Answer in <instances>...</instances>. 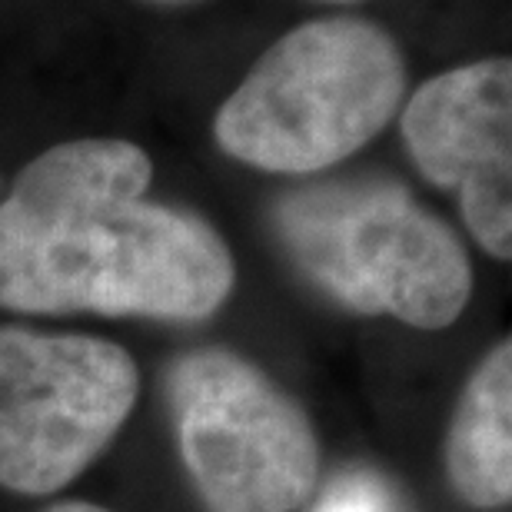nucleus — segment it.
Returning a JSON list of instances; mask_svg holds the SVG:
<instances>
[{
    "label": "nucleus",
    "mask_w": 512,
    "mask_h": 512,
    "mask_svg": "<svg viewBox=\"0 0 512 512\" xmlns=\"http://www.w3.org/2000/svg\"><path fill=\"white\" fill-rule=\"evenodd\" d=\"M150 153L80 137L37 153L0 200V310L210 320L237 263L197 210L150 200Z\"/></svg>",
    "instance_id": "obj_1"
},
{
    "label": "nucleus",
    "mask_w": 512,
    "mask_h": 512,
    "mask_svg": "<svg viewBox=\"0 0 512 512\" xmlns=\"http://www.w3.org/2000/svg\"><path fill=\"white\" fill-rule=\"evenodd\" d=\"M406 97L403 50L363 17L306 20L266 47L213 117L230 160L310 177L360 153Z\"/></svg>",
    "instance_id": "obj_2"
},
{
    "label": "nucleus",
    "mask_w": 512,
    "mask_h": 512,
    "mask_svg": "<svg viewBox=\"0 0 512 512\" xmlns=\"http://www.w3.org/2000/svg\"><path fill=\"white\" fill-rule=\"evenodd\" d=\"M273 230L296 273L350 313L446 330L473 296L456 230L380 173L286 190L273 203Z\"/></svg>",
    "instance_id": "obj_3"
},
{
    "label": "nucleus",
    "mask_w": 512,
    "mask_h": 512,
    "mask_svg": "<svg viewBox=\"0 0 512 512\" xmlns=\"http://www.w3.org/2000/svg\"><path fill=\"white\" fill-rule=\"evenodd\" d=\"M173 436L207 512H293L316 493L320 436L296 396L227 346L167 366Z\"/></svg>",
    "instance_id": "obj_4"
},
{
    "label": "nucleus",
    "mask_w": 512,
    "mask_h": 512,
    "mask_svg": "<svg viewBox=\"0 0 512 512\" xmlns=\"http://www.w3.org/2000/svg\"><path fill=\"white\" fill-rule=\"evenodd\" d=\"M140 396L127 346L0 326V489L54 496L120 436Z\"/></svg>",
    "instance_id": "obj_5"
},
{
    "label": "nucleus",
    "mask_w": 512,
    "mask_h": 512,
    "mask_svg": "<svg viewBox=\"0 0 512 512\" xmlns=\"http://www.w3.org/2000/svg\"><path fill=\"white\" fill-rule=\"evenodd\" d=\"M416 170L453 190L466 230L493 260L512 256V60L486 57L429 77L399 117Z\"/></svg>",
    "instance_id": "obj_6"
},
{
    "label": "nucleus",
    "mask_w": 512,
    "mask_h": 512,
    "mask_svg": "<svg viewBox=\"0 0 512 512\" xmlns=\"http://www.w3.org/2000/svg\"><path fill=\"white\" fill-rule=\"evenodd\" d=\"M443 463L466 506L499 512L512 499V340L503 336L463 386L446 426Z\"/></svg>",
    "instance_id": "obj_7"
},
{
    "label": "nucleus",
    "mask_w": 512,
    "mask_h": 512,
    "mask_svg": "<svg viewBox=\"0 0 512 512\" xmlns=\"http://www.w3.org/2000/svg\"><path fill=\"white\" fill-rule=\"evenodd\" d=\"M313 512H406V506L383 476L370 469H350L316 496Z\"/></svg>",
    "instance_id": "obj_8"
},
{
    "label": "nucleus",
    "mask_w": 512,
    "mask_h": 512,
    "mask_svg": "<svg viewBox=\"0 0 512 512\" xmlns=\"http://www.w3.org/2000/svg\"><path fill=\"white\" fill-rule=\"evenodd\" d=\"M44 512H114L100 503H87V499H60V503L47 506Z\"/></svg>",
    "instance_id": "obj_9"
},
{
    "label": "nucleus",
    "mask_w": 512,
    "mask_h": 512,
    "mask_svg": "<svg viewBox=\"0 0 512 512\" xmlns=\"http://www.w3.org/2000/svg\"><path fill=\"white\" fill-rule=\"evenodd\" d=\"M323 4H356V0H323Z\"/></svg>",
    "instance_id": "obj_10"
}]
</instances>
